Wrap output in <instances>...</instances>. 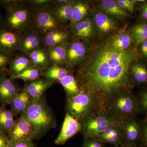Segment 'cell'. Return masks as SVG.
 I'll return each instance as SVG.
<instances>
[{"mask_svg": "<svg viewBox=\"0 0 147 147\" xmlns=\"http://www.w3.org/2000/svg\"><path fill=\"white\" fill-rule=\"evenodd\" d=\"M32 100L31 98L23 90L11 102L10 110L14 117H16L21 113L27 108Z\"/></svg>", "mask_w": 147, "mask_h": 147, "instance_id": "2e32d148", "label": "cell"}, {"mask_svg": "<svg viewBox=\"0 0 147 147\" xmlns=\"http://www.w3.org/2000/svg\"><path fill=\"white\" fill-rule=\"evenodd\" d=\"M20 115L34 127L36 138L48 129L56 126L55 117L42 96L38 99H32Z\"/></svg>", "mask_w": 147, "mask_h": 147, "instance_id": "7a4b0ae2", "label": "cell"}, {"mask_svg": "<svg viewBox=\"0 0 147 147\" xmlns=\"http://www.w3.org/2000/svg\"><path fill=\"white\" fill-rule=\"evenodd\" d=\"M118 5L124 10H128L132 12L134 8V5L135 3L138 1L135 0H118L115 1Z\"/></svg>", "mask_w": 147, "mask_h": 147, "instance_id": "d590c367", "label": "cell"}, {"mask_svg": "<svg viewBox=\"0 0 147 147\" xmlns=\"http://www.w3.org/2000/svg\"><path fill=\"white\" fill-rule=\"evenodd\" d=\"M74 34L77 37L86 38L92 34L93 27L89 18H86L76 24L73 28Z\"/></svg>", "mask_w": 147, "mask_h": 147, "instance_id": "f546056e", "label": "cell"}, {"mask_svg": "<svg viewBox=\"0 0 147 147\" xmlns=\"http://www.w3.org/2000/svg\"><path fill=\"white\" fill-rule=\"evenodd\" d=\"M10 142L7 135L0 130V147H9Z\"/></svg>", "mask_w": 147, "mask_h": 147, "instance_id": "f35d334b", "label": "cell"}, {"mask_svg": "<svg viewBox=\"0 0 147 147\" xmlns=\"http://www.w3.org/2000/svg\"><path fill=\"white\" fill-rule=\"evenodd\" d=\"M12 59L11 56L0 51V73L4 71L6 67L9 65Z\"/></svg>", "mask_w": 147, "mask_h": 147, "instance_id": "8d00e7d4", "label": "cell"}, {"mask_svg": "<svg viewBox=\"0 0 147 147\" xmlns=\"http://www.w3.org/2000/svg\"><path fill=\"white\" fill-rule=\"evenodd\" d=\"M66 106L67 113L80 122L89 114L102 109L96 95L82 90L79 94L67 98Z\"/></svg>", "mask_w": 147, "mask_h": 147, "instance_id": "277c9868", "label": "cell"}, {"mask_svg": "<svg viewBox=\"0 0 147 147\" xmlns=\"http://www.w3.org/2000/svg\"><path fill=\"white\" fill-rule=\"evenodd\" d=\"M68 74H69V71L65 68L57 65L53 64L47 68L46 71L43 73V76L45 79L51 82L59 81V82Z\"/></svg>", "mask_w": 147, "mask_h": 147, "instance_id": "4316f807", "label": "cell"}, {"mask_svg": "<svg viewBox=\"0 0 147 147\" xmlns=\"http://www.w3.org/2000/svg\"><path fill=\"white\" fill-rule=\"evenodd\" d=\"M59 83L63 87L67 98L72 97L79 94L82 91L77 79L72 74H69L61 79Z\"/></svg>", "mask_w": 147, "mask_h": 147, "instance_id": "603a6c76", "label": "cell"}, {"mask_svg": "<svg viewBox=\"0 0 147 147\" xmlns=\"http://www.w3.org/2000/svg\"><path fill=\"white\" fill-rule=\"evenodd\" d=\"M130 75L134 82L139 84L147 83V68L144 65L137 63L131 65L130 67Z\"/></svg>", "mask_w": 147, "mask_h": 147, "instance_id": "f1b7e54d", "label": "cell"}, {"mask_svg": "<svg viewBox=\"0 0 147 147\" xmlns=\"http://www.w3.org/2000/svg\"><path fill=\"white\" fill-rule=\"evenodd\" d=\"M142 16L144 19L147 20V3L145 4L142 7Z\"/></svg>", "mask_w": 147, "mask_h": 147, "instance_id": "7bdbcfd3", "label": "cell"}, {"mask_svg": "<svg viewBox=\"0 0 147 147\" xmlns=\"http://www.w3.org/2000/svg\"><path fill=\"white\" fill-rule=\"evenodd\" d=\"M119 127L123 140V146H134L142 137V126L135 117L121 122Z\"/></svg>", "mask_w": 147, "mask_h": 147, "instance_id": "52a82bcc", "label": "cell"}, {"mask_svg": "<svg viewBox=\"0 0 147 147\" xmlns=\"http://www.w3.org/2000/svg\"><path fill=\"white\" fill-rule=\"evenodd\" d=\"M59 20L54 11L45 8L37 9L35 13L34 25L37 29L43 33L59 29Z\"/></svg>", "mask_w": 147, "mask_h": 147, "instance_id": "ba28073f", "label": "cell"}, {"mask_svg": "<svg viewBox=\"0 0 147 147\" xmlns=\"http://www.w3.org/2000/svg\"><path fill=\"white\" fill-rule=\"evenodd\" d=\"M67 49V47L64 45L47 48L46 51L48 60L53 64L61 66L66 63Z\"/></svg>", "mask_w": 147, "mask_h": 147, "instance_id": "d6986e66", "label": "cell"}, {"mask_svg": "<svg viewBox=\"0 0 147 147\" xmlns=\"http://www.w3.org/2000/svg\"><path fill=\"white\" fill-rule=\"evenodd\" d=\"M7 136L10 142L33 140L36 138V133L31 124L26 120L20 117L16 120L13 128Z\"/></svg>", "mask_w": 147, "mask_h": 147, "instance_id": "9c48e42d", "label": "cell"}, {"mask_svg": "<svg viewBox=\"0 0 147 147\" xmlns=\"http://www.w3.org/2000/svg\"><path fill=\"white\" fill-rule=\"evenodd\" d=\"M87 49L83 42L74 40L67 47L66 63L70 68L82 62L86 57Z\"/></svg>", "mask_w": 147, "mask_h": 147, "instance_id": "4fadbf2b", "label": "cell"}, {"mask_svg": "<svg viewBox=\"0 0 147 147\" xmlns=\"http://www.w3.org/2000/svg\"><path fill=\"white\" fill-rule=\"evenodd\" d=\"M30 3L33 5L36 6H45L53 2V1L50 0H32L29 1Z\"/></svg>", "mask_w": 147, "mask_h": 147, "instance_id": "60d3db41", "label": "cell"}, {"mask_svg": "<svg viewBox=\"0 0 147 147\" xmlns=\"http://www.w3.org/2000/svg\"><path fill=\"white\" fill-rule=\"evenodd\" d=\"M0 74V105L5 106L10 104L20 91L4 71Z\"/></svg>", "mask_w": 147, "mask_h": 147, "instance_id": "8fae6325", "label": "cell"}, {"mask_svg": "<svg viewBox=\"0 0 147 147\" xmlns=\"http://www.w3.org/2000/svg\"><path fill=\"white\" fill-rule=\"evenodd\" d=\"M120 147H137V146H122Z\"/></svg>", "mask_w": 147, "mask_h": 147, "instance_id": "f6af8a7d", "label": "cell"}, {"mask_svg": "<svg viewBox=\"0 0 147 147\" xmlns=\"http://www.w3.org/2000/svg\"><path fill=\"white\" fill-rule=\"evenodd\" d=\"M135 51L113 49L108 42L94 50L79 69L77 80L82 91L94 94L104 107L119 92L131 90L130 67L136 59Z\"/></svg>", "mask_w": 147, "mask_h": 147, "instance_id": "6da1fadb", "label": "cell"}, {"mask_svg": "<svg viewBox=\"0 0 147 147\" xmlns=\"http://www.w3.org/2000/svg\"><path fill=\"white\" fill-rule=\"evenodd\" d=\"M16 120L11 112L5 106L0 105V130L8 135L13 128Z\"/></svg>", "mask_w": 147, "mask_h": 147, "instance_id": "44dd1931", "label": "cell"}, {"mask_svg": "<svg viewBox=\"0 0 147 147\" xmlns=\"http://www.w3.org/2000/svg\"><path fill=\"white\" fill-rule=\"evenodd\" d=\"M119 122L112 118L105 110L98 109L86 116L80 122V132L86 137H96Z\"/></svg>", "mask_w": 147, "mask_h": 147, "instance_id": "5b68a950", "label": "cell"}, {"mask_svg": "<svg viewBox=\"0 0 147 147\" xmlns=\"http://www.w3.org/2000/svg\"><path fill=\"white\" fill-rule=\"evenodd\" d=\"M132 32L136 44H142L147 40V23L135 25L132 28Z\"/></svg>", "mask_w": 147, "mask_h": 147, "instance_id": "d6a6232c", "label": "cell"}, {"mask_svg": "<svg viewBox=\"0 0 147 147\" xmlns=\"http://www.w3.org/2000/svg\"><path fill=\"white\" fill-rule=\"evenodd\" d=\"M9 147H37L33 140H24L10 142Z\"/></svg>", "mask_w": 147, "mask_h": 147, "instance_id": "74e56055", "label": "cell"}, {"mask_svg": "<svg viewBox=\"0 0 147 147\" xmlns=\"http://www.w3.org/2000/svg\"><path fill=\"white\" fill-rule=\"evenodd\" d=\"M104 110L119 122L133 118L139 113L137 98L131 93L130 90L122 91L108 100Z\"/></svg>", "mask_w": 147, "mask_h": 147, "instance_id": "3957f363", "label": "cell"}, {"mask_svg": "<svg viewBox=\"0 0 147 147\" xmlns=\"http://www.w3.org/2000/svg\"><path fill=\"white\" fill-rule=\"evenodd\" d=\"M52 83L53 82L45 79H38L28 84L24 90L32 99H38L42 97L44 92L51 86Z\"/></svg>", "mask_w": 147, "mask_h": 147, "instance_id": "9a60e30c", "label": "cell"}, {"mask_svg": "<svg viewBox=\"0 0 147 147\" xmlns=\"http://www.w3.org/2000/svg\"><path fill=\"white\" fill-rule=\"evenodd\" d=\"M6 10L5 28L20 33L26 28L30 18V11L22 6L4 7Z\"/></svg>", "mask_w": 147, "mask_h": 147, "instance_id": "8992f818", "label": "cell"}, {"mask_svg": "<svg viewBox=\"0 0 147 147\" xmlns=\"http://www.w3.org/2000/svg\"><path fill=\"white\" fill-rule=\"evenodd\" d=\"M94 22L98 30L102 33L110 32L116 27L114 20L103 12H98L96 14Z\"/></svg>", "mask_w": 147, "mask_h": 147, "instance_id": "7402d4cb", "label": "cell"}, {"mask_svg": "<svg viewBox=\"0 0 147 147\" xmlns=\"http://www.w3.org/2000/svg\"><path fill=\"white\" fill-rule=\"evenodd\" d=\"M88 7L84 2L74 3L72 9V17L70 21L71 28L73 29L76 24L84 20L88 13Z\"/></svg>", "mask_w": 147, "mask_h": 147, "instance_id": "484cf974", "label": "cell"}, {"mask_svg": "<svg viewBox=\"0 0 147 147\" xmlns=\"http://www.w3.org/2000/svg\"><path fill=\"white\" fill-rule=\"evenodd\" d=\"M41 70L35 67H32L25 69L18 74L11 76L9 78L11 80L20 79L25 81L32 82L39 79V77L42 74Z\"/></svg>", "mask_w": 147, "mask_h": 147, "instance_id": "4dcf8cb0", "label": "cell"}, {"mask_svg": "<svg viewBox=\"0 0 147 147\" xmlns=\"http://www.w3.org/2000/svg\"><path fill=\"white\" fill-rule=\"evenodd\" d=\"M133 40L132 35L128 33H123L116 36L108 43L113 49L125 50L129 49Z\"/></svg>", "mask_w": 147, "mask_h": 147, "instance_id": "cb8c5ba5", "label": "cell"}, {"mask_svg": "<svg viewBox=\"0 0 147 147\" xmlns=\"http://www.w3.org/2000/svg\"><path fill=\"white\" fill-rule=\"evenodd\" d=\"M101 7L104 12L119 18H124L127 16V13L121 8L115 1L103 0L101 1Z\"/></svg>", "mask_w": 147, "mask_h": 147, "instance_id": "83f0119b", "label": "cell"}, {"mask_svg": "<svg viewBox=\"0 0 147 147\" xmlns=\"http://www.w3.org/2000/svg\"><path fill=\"white\" fill-rule=\"evenodd\" d=\"M119 124L110 127L96 137L105 144H110L115 147L122 146L123 144V140Z\"/></svg>", "mask_w": 147, "mask_h": 147, "instance_id": "5bb4252c", "label": "cell"}, {"mask_svg": "<svg viewBox=\"0 0 147 147\" xmlns=\"http://www.w3.org/2000/svg\"><path fill=\"white\" fill-rule=\"evenodd\" d=\"M21 36L19 33L7 29L0 30V51L11 55L20 49Z\"/></svg>", "mask_w": 147, "mask_h": 147, "instance_id": "7c38bea8", "label": "cell"}, {"mask_svg": "<svg viewBox=\"0 0 147 147\" xmlns=\"http://www.w3.org/2000/svg\"><path fill=\"white\" fill-rule=\"evenodd\" d=\"M73 3L69 2L58 5L54 11L55 16L59 20L71 21L72 17Z\"/></svg>", "mask_w": 147, "mask_h": 147, "instance_id": "1f68e13d", "label": "cell"}, {"mask_svg": "<svg viewBox=\"0 0 147 147\" xmlns=\"http://www.w3.org/2000/svg\"><path fill=\"white\" fill-rule=\"evenodd\" d=\"M142 126V137L144 144L147 147V119L144 122Z\"/></svg>", "mask_w": 147, "mask_h": 147, "instance_id": "ab89813d", "label": "cell"}, {"mask_svg": "<svg viewBox=\"0 0 147 147\" xmlns=\"http://www.w3.org/2000/svg\"><path fill=\"white\" fill-rule=\"evenodd\" d=\"M27 55L35 67L41 70L47 68L49 61L47 51L39 48Z\"/></svg>", "mask_w": 147, "mask_h": 147, "instance_id": "d4e9b609", "label": "cell"}, {"mask_svg": "<svg viewBox=\"0 0 147 147\" xmlns=\"http://www.w3.org/2000/svg\"><path fill=\"white\" fill-rule=\"evenodd\" d=\"M138 112L147 114V90L143 92L137 98Z\"/></svg>", "mask_w": 147, "mask_h": 147, "instance_id": "e575fe53", "label": "cell"}, {"mask_svg": "<svg viewBox=\"0 0 147 147\" xmlns=\"http://www.w3.org/2000/svg\"><path fill=\"white\" fill-rule=\"evenodd\" d=\"M141 49L142 54L147 58V40L141 44Z\"/></svg>", "mask_w": 147, "mask_h": 147, "instance_id": "b9f144b4", "label": "cell"}, {"mask_svg": "<svg viewBox=\"0 0 147 147\" xmlns=\"http://www.w3.org/2000/svg\"><path fill=\"white\" fill-rule=\"evenodd\" d=\"M7 71L10 76L16 75L25 69L35 67L29 58L25 56H18L11 60Z\"/></svg>", "mask_w": 147, "mask_h": 147, "instance_id": "ffe728a7", "label": "cell"}, {"mask_svg": "<svg viewBox=\"0 0 147 147\" xmlns=\"http://www.w3.org/2000/svg\"><path fill=\"white\" fill-rule=\"evenodd\" d=\"M80 122L71 115L66 113L59 134L55 139L56 145H63L67 140L80 132Z\"/></svg>", "mask_w": 147, "mask_h": 147, "instance_id": "30bf717a", "label": "cell"}, {"mask_svg": "<svg viewBox=\"0 0 147 147\" xmlns=\"http://www.w3.org/2000/svg\"><path fill=\"white\" fill-rule=\"evenodd\" d=\"M40 38L36 33L30 32L21 36L20 49L28 54L39 49L40 45Z\"/></svg>", "mask_w": 147, "mask_h": 147, "instance_id": "ac0fdd59", "label": "cell"}, {"mask_svg": "<svg viewBox=\"0 0 147 147\" xmlns=\"http://www.w3.org/2000/svg\"><path fill=\"white\" fill-rule=\"evenodd\" d=\"M68 37L66 32L59 30H55L45 34L43 42L47 48L63 45Z\"/></svg>", "mask_w": 147, "mask_h": 147, "instance_id": "e0dca14e", "label": "cell"}, {"mask_svg": "<svg viewBox=\"0 0 147 147\" xmlns=\"http://www.w3.org/2000/svg\"><path fill=\"white\" fill-rule=\"evenodd\" d=\"M81 147H106V144L96 137L84 138Z\"/></svg>", "mask_w": 147, "mask_h": 147, "instance_id": "836d02e7", "label": "cell"}, {"mask_svg": "<svg viewBox=\"0 0 147 147\" xmlns=\"http://www.w3.org/2000/svg\"><path fill=\"white\" fill-rule=\"evenodd\" d=\"M3 24H4V22L3 21L2 18L1 13H0V30L3 28Z\"/></svg>", "mask_w": 147, "mask_h": 147, "instance_id": "ee69618b", "label": "cell"}]
</instances>
